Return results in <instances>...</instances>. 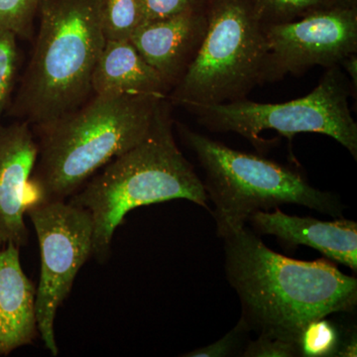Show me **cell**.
Listing matches in <instances>:
<instances>
[{"label":"cell","instance_id":"obj_1","mask_svg":"<svg viewBox=\"0 0 357 357\" xmlns=\"http://www.w3.org/2000/svg\"><path fill=\"white\" fill-rule=\"evenodd\" d=\"M223 239L227 278L249 331L298 345L312 321L356 309V279L330 260L286 257L245 227Z\"/></svg>","mask_w":357,"mask_h":357},{"label":"cell","instance_id":"obj_2","mask_svg":"<svg viewBox=\"0 0 357 357\" xmlns=\"http://www.w3.org/2000/svg\"><path fill=\"white\" fill-rule=\"evenodd\" d=\"M164 98L95 95L70 114L33 129L38 137V156L29 181L28 206L66 201L112 159L138 144Z\"/></svg>","mask_w":357,"mask_h":357},{"label":"cell","instance_id":"obj_3","mask_svg":"<svg viewBox=\"0 0 357 357\" xmlns=\"http://www.w3.org/2000/svg\"><path fill=\"white\" fill-rule=\"evenodd\" d=\"M171 109L164 98L146 136L67 199L91 215L93 256L100 261L107 259L115 230L134 208L178 199L208 208L204 182L176 143Z\"/></svg>","mask_w":357,"mask_h":357},{"label":"cell","instance_id":"obj_4","mask_svg":"<svg viewBox=\"0 0 357 357\" xmlns=\"http://www.w3.org/2000/svg\"><path fill=\"white\" fill-rule=\"evenodd\" d=\"M38 17L31 57L6 112L33 129L88 102L105 44L98 0H43Z\"/></svg>","mask_w":357,"mask_h":357},{"label":"cell","instance_id":"obj_5","mask_svg":"<svg viewBox=\"0 0 357 357\" xmlns=\"http://www.w3.org/2000/svg\"><path fill=\"white\" fill-rule=\"evenodd\" d=\"M185 145L204 169L208 198L215 206L218 236L245 227L258 211L282 204H299L333 218L342 215V204L332 192L312 187L304 176L271 160L237 151L177 123Z\"/></svg>","mask_w":357,"mask_h":357},{"label":"cell","instance_id":"obj_6","mask_svg":"<svg viewBox=\"0 0 357 357\" xmlns=\"http://www.w3.org/2000/svg\"><path fill=\"white\" fill-rule=\"evenodd\" d=\"M208 26L201 48L169 102L217 105L248 98L264 84L268 45L253 0H204Z\"/></svg>","mask_w":357,"mask_h":357},{"label":"cell","instance_id":"obj_7","mask_svg":"<svg viewBox=\"0 0 357 357\" xmlns=\"http://www.w3.org/2000/svg\"><path fill=\"white\" fill-rule=\"evenodd\" d=\"M351 84L340 65L328 68L309 95L283 103H261L243 100L184 107L211 132H234L257 149L267 144L260 133L275 130L292 140L297 133L330 136L357 160V123L349 109Z\"/></svg>","mask_w":357,"mask_h":357},{"label":"cell","instance_id":"obj_8","mask_svg":"<svg viewBox=\"0 0 357 357\" xmlns=\"http://www.w3.org/2000/svg\"><path fill=\"white\" fill-rule=\"evenodd\" d=\"M38 237L41 273L36 289L38 332L53 356L56 314L72 291L75 279L93 256V223L84 208L66 201L38 202L26 208Z\"/></svg>","mask_w":357,"mask_h":357},{"label":"cell","instance_id":"obj_9","mask_svg":"<svg viewBox=\"0 0 357 357\" xmlns=\"http://www.w3.org/2000/svg\"><path fill=\"white\" fill-rule=\"evenodd\" d=\"M268 45L264 84L328 68L357 52V8L333 6L293 22L264 25Z\"/></svg>","mask_w":357,"mask_h":357},{"label":"cell","instance_id":"obj_10","mask_svg":"<svg viewBox=\"0 0 357 357\" xmlns=\"http://www.w3.org/2000/svg\"><path fill=\"white\" fill-rule=\"evenodd\" d=\"M38 156V142L27 121L0 124V231L6 243L27 245L24 215L28 190Z\"/></svg>","mask_w":357,"mask_h":357},{"label":"cell","instance_id":"obj_11","mask_svg":"<svg viewBox=\"0 0 357 357\" xmlns=\"http://www.w3.org/2000/svg\"><path fill=\"white\" fill-rule=\"evenodd\" d=\"M204 2L192 10L167 20L142 23L129 41L159 73L171 91L194 62L206 35Z\"/></svg>","mask_w":357,"mask_h":357},{"label":"cell","instance_id":"obj_12","mask_svg":"<svg viewBox=\"0 0 357 357\" xmlns=\"http://www.w3.org/2000/svg\"><path fill=\"white\" fill-rule=\"evenodd\" d=\"M260 234L277 237L289 246L306 245L318 250L328 260L357 271V225L342 217L333 222L296 217L282 213L258 211L248 218Z\"/></svg>","mask_w":357,"mask_h":357},{"label":"cell","instance_id":"obj_13","mask_svg":"<svg viewBox=\"0 0 357 357\" xmlns=\"http://www.w3.org/2000/svg\"><path fill=\"white\" fill-rule=\"evenodd\" d=\"M36 288L20 263V248H0V356L33 344L38 335Z\"/></svg>","mask_w":357,"mask_h":357},{"label":"cell","instance_id":"obj_14","mask_svg":"<svg viewBox=\"0 0 357 357\" xmlns=\"http://www.w3.org/2000/svg\"><path fill=\"white\" fill-rule=\"evenodd\" d=\"M95 95L168 98L171 88L130 41L105 40L91 79Z\"/></svg>","mask_w":357,"mask_h":357},{"label":"cell","instance_id":"obj_15","mask_svg":"<svg viewBox=\"0 0 357 357\" xmlns=\"http://www.w3.org/2000/svg\"><path fill=\"white\" fill-rule=\"evenodd\" d=\"M105 40L129 41L141 24V0H98Z\"/></svg>","mask_w":357,"mask_h":357},{"label":"cell","instance_id":"obj_16","mask_svg":"<svg viewBox=\"0 0 357 357\" xmlns=\"http://www.w3.org/2000/svg\"><path fill=\"white\" fill-rule=\"evenodd\" d=\"M263 24L293 22L309 14L338 6L333 0H253Z\"/></svg>","mask_w":357,"mask_h":357},{"label":"cell","instance_id":"obj_17","mask_svg":"<svg viewBox=\"0 0 357 357\" xmlns=\"http://www.w3.org/2000/svg\"><path fill=\"white\" fill-rule=\"evenodd\" d=\"M337 326L326 318L312 321L303 331L299 340L300 356H337L342 342Z\"/></svg>","mask_w":357,"mask_h":357},{"label":"cell","instance_id":"obj_18","mask_svg":"<svg viewBox=\"0 0 357 357\" xmlns=\"http://www.w3.org/2000/svg\"><path fill=\"white\" fill-rule=\"evenodd\" d=\"M20 63L17 37L0 28V119L13 102Z\"/></svg>","mask_w":357,"mask_h":357},{"label":"cell","instance_id":"obj_19","mask_svg":"<svg viewBox=\"0 0 357 357\" xmlns=\"http://www.w3.org/2000/svg\"><path fill=\"white\" fill-rule=\"evenodd\" d=\"M43 0H0V28L21 39L32 37Z\"/></svg>","mask_w":357,"mask_h":357},{"label":"cell","instance_id":"obj_20","mask_svg":"<svg viewBox=\"0 0 357 357\" xmlns=\"http://www.w3.org/2000/svg\"><path fill=\"white\" fill-rule=\"evenodd\" d=\"M203 0H141L142 23L167 20L197 8Z\"/></svg>","mask_w":357,"mask_h":357},{"label":"cell","instance_id":"obj_21","mask_svg":"<svg viewBox=\"0 0 357 357\" xmlns=\"http://www.w3.org/2000/svg\"><path fill=\"white\" fill-rule=\"evenodd\" d=\"M249 332L248 326L243 321H239L236 328H232L225 337L208 347H201L196 351L185 354L187 357H225L236 354L239 347L245 340L246 333Z\"/></svg>","mask_w":357,"mask_h":357},{"label":"cell","instance_id":"obj_22","mask_svg":"<svg viewBox=\"0 0 357 357\" xmlns=\"http://www.w3.org/2000/svg\"><path fill=\"white\" fill-rule=\"evenodd\" d=\"M243 357H294L300 356L299 347L280 338L259 335L248 342Z\"/></svg>","mask_w":357,"mask_h":357},{"label":"cell","instance_id":"obj_23","mask_svg":"<svg viewBox=\"0 0 357 357\" xmlns=\"http://www.w3.org/2000/svg\"><path fill=\"white\" fill-rule=\"evenodd\" d=\"M340 67L344 68L345 73L349 76V84H351V88L352 91V98H356L357 93V56L356 53L351 54V55L347 56L344 59H342L340 63Z\"/></svg>","mask_w":357,"mask_h":357},{"label":"cell","instance_id":"obj_24","mask_svg":"<svg viewBox=\"0 0 357 357\" xmlns=\"http://www.w3.org/2000/svg\"><path fill=\"white\" fill-rule=\"evenodd\" d=\"M357 338L356 332H352L342 338L340 347L337 352V356L356 357L357 356Z\"/></svg>","mask_w":357,"mask_h":357},{"label":"cell","instance_id":"obj_25","mask_svg":"<svg viewBox=\"0 0 357 357\" xmlns=\"http://www.w3.org/2000/svg\"><path fill=\"white\" fill-rule=\"evenodd\" d=\"M333 2L338 6L357 8V0H333Z\"/></svg>","mask_w":357,"mask_h":357},{"label":"cell","instance_id":"obj_26","mask_svg":"<svg viewBox=\"0 0 357 357\" xmlns=\"http://www.w3.org/2000/svg\"><path fill=\"white\" fill-rule=\"evenodd\" d=\"M6 243V238H4L3 234L0 231V248H2V246Z\"/></svg>","mask_w":357,"mask_h":357}]
</instances>
